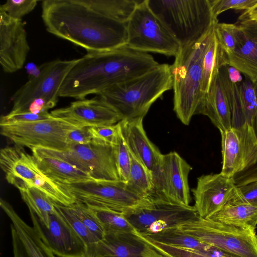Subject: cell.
Masks as SVG:
<instances>
[{"mask_svg": "<svg viewBox=\"0 0 257 257\" xmlns=\"http://www.w3.org/2000/svg\"><path fill=\"white\" fill-rule=\"evenodd\" d=\"M139 0H45L50 33L95 53L126 45L127 22Z\"/></svg>", "mask_w": 257, "mask_h": 257, "instance_id": "cell-1", "label": "cell"}, {"mask_svg": "<svg viewBox=\"0 0 257 257\" xmlns=\"http://www.w3.org/2000/svg\"><path fill=\"white\" fill-rule=\"evenodd\" d=\"M159 64L148 53L126 45L109 51L87 53L79 58L65 79L59 96L83 99L139 76Z\"/></svg>", "mask_w": 257, "mask_h": 257, "instance_id": "cell-2", "label": "cell"}, {"mask_svg": "<svg viewBox=\"0 0 257 257\" xmlns=\"http://www.w3.org/2000/svg\"><path fill=\"white\" fill-rule=\"evenodd\" d=\"M214 26L199 41L181 48L170 65L173 109L185 125L189 124L193 115L200 114L205 97L201 91L203 62Z\"/></svg>", "mask_w": 257, "mask_h": 257, "instance_id": "cell-3", "label": "cell"}, {"mask_svg": "<svg viewBox=\"0 0 257 257\" xmlns=\"http://www.w3.org/2000/svg\"><path fill=\"white\" fill-rule=\"evenodd\" d=\"M173 87L170 65L159 64L139 76L112 86L97 97L122 117H144L152 105Z\"/></svg>", "mask_w": 257, "mask_h": 257, "instance_id": "cell-4", "label": "cell"}, {"mask_svg": "<svg viewBox=\"0 0 257 257\" xmlns=\"http://www.w3.org/2000/svg\"><path fill=\"white\" fill-rule=\"evenodd\" d=\"M181 48L202 38L217 23L209 0H148Z\"/></svg>", "mask_w": 257, "mask_h": 257, "instance_id": "cell-5", "label": "cell"}, {"mask_svg": "<svg viewBox=\"0 0 257 257\" xmlns=\"http://www.w3.org/2000/svg\"><path fill=\"white\" fill-rule=\"evenodd\" d=\"M79 59L55 60L43 64L36 76L13 95L11 112L47 113L56 106L61 87Z\"/></svg>", "mask_w": 257, "mask_h": 257, "instance_id": "cell-6", "label": "cell"}, {"mask_svg": "<svg viewBox=\"0 0 257 257\" xmlns=\"http://www.w3.org/2000/svg\"><path fill=\"white\" fill-rule=\"evenodd\" d=\"M0 165L8 182L19 190L36 188L54 202L65 206H71L76 202L70 192L43 172L34 156L23 147L16 146L2 149Z\"/></svg>", "mask_w": 257, "mask_h": 257, "instance_id": "cell-7", "label": "cell"}, {"mask_svg": "<svg viewBox=\"0 0 257 257\" xmlns=\"http://www.w3.org/2000/svg\"><path fill=\"white\" fill-rule=\"evenodd\" d=\"M219 73L229 101L232 127L236 131L242 145L246 168L253 164L257 158V138L254 131L256 83L247 77L239 83L232 82L226 65L220 67Z\"/></svg>", "mask_w": 257, "mask_h": 257, "instance_id": "cell-8", "label": "cell"}, {"mask_svg": "<svg viewBox=\"0 0 257 257\" xmlns=\"http://www.w3.org/2000/svg\"><path fill=\"white\" fill-rule=\"evenodd\" d=\"M126 45L137 51L175 57L181 46L152 11L148 0H139L127 22Z\"/></svg>", "mask_w": 257, "mask_h": 257, "instance_id": "cell-9", "label": "cell"}, {"mask_svg": "<svg viewBox=\"0 0 257 257\" xmlns=\"http://www.w3.org/2000/svg\"><path fill=\"white\" fill-rule=\"evenodd\" d=\"M177 228L202 242L238 257H257L255 230L201 217Z\"/></svg>", "mask_w": 257, "mask_h": 257, "instance_id": "cell-10", "label": "cell"}, {"mask_svg": "<svg viewBox=\"0 0 257 257\" xmlns=\"http://www.w3.org/2000/svg\"><path fill=\"white\" fill-rule=\"evenodd\" d=\"M123 215L140 235L177 227L200 217L194 206L175 203L155 196Z\"/></svg>", "mask_w": 257, "mask_h": 257, "instance_id": "cell-11", "label": "cell"}, {"mask_svg": "<svg viewBox=\"0 0 257 257\" xmlns=\"http://www.w3.org/2000/svg\"><path fill=\"white\" fill-rule=\"evenodd\" d=\"M59 184L77 202L90 207L121 213L137 207L148 198L135 193L126 182L120 180H91L71 184Z\"/></svg>", "mask_w": 257, "mask_h": 257, "instance_id": "cell-12", "label": "cell"}, {"mask_svg": "<svg viewBox=\"0 0 257 257\" xmlns=\"http://www.w3.org/2000/svg\"><path fill=\"white\" fill-rule=\"evenodd\" d=\"M1 134L16 146L29 148L40 147L65 150L68 146V133L79 126L65 120L52 117L32 122L0 125Z\"/></svg>", "mask_w": 257, "mask_h": 257, "instance_id": "cell-13", "label": "cell"}, {"mask_svg": "<svg viewBox=\"0 0 257 257\" xmlns=\"http://www.w3.org/2000/svg\"><path fill=\"white\" fill-rule=\"evenodd\" d=\"M87 173L94 180L119 181L115 146L93 140L68 146L65 150L47 149Z\"/></svg>", "mask_w": 257, "mask_h": 257, "instance_id": "cell-14", "label": "cell"}, {"mask_svg": "<svg viewBox=\"0 0 257 257\" xmlns=\"http://www.w3.org/2000/svg\"><path fill=\"white\" fill-rule=\"evenodd\" d=\"M191 166L176 152L163 154L152 172L154 194L152 196L175 203L190 205L188 176Z\"/></svg>", "mask_w": 257, "mask_h": 257, "instance_id": "cell-15", "label": "cell"}, {"mask_svg": "<svg viewBox=\"0 0 257 257\" xmlns=\"http://www.w3.org/2000/svg\"><path fill=\"white\" fill-rule=\"evenodd\" d=\"M29 211L33 227L57 257H86V244L56 209L49 215L48 226L32 210Z\"/></svg>", "mask_w": 257, "mask_h": 257, "instance_id": "cell-16", "label": "cell"}, {"mask_svg": "<svg viewBox=\"0 0 257 257\" xmlns=\"http://www.w3.org/2000/svg\"><path fill=\"white\" fill-rule=\"evenodd\" d=\"M30 47L24 25L0 11V64L5 72L13 73L23 67Z\"/></svg>", "mask_w": 257, "mask_h": 257, "instance_id": "cell-17", "label": "cell"}, {"mask_svg": "<svg viewBox=\"0 0 257 257\" xmlns=\"http://www.w3.org/2000/svg\"><path fill=\"white\" fill-rule=\"evenodd\" d=\"M136 232L105 233L87 245L86 257H165Z\"/></svg>", "mask_w": 257, "mask_h": 257, "instance_id": "cell-18", "label": "cell"}, {"mask_svg": "<svg viewBox=\"0 0 257 257\" xmlns=\"http://www.w3.org/2000/svg\"><path fill=\"white\" fill-rule=\"evenodd\" d=\"M237 189L233 178L218 174L202 175L192 189L194 207L200 217L209 219L230 199Z\"/></svg>", "mask_w": 257, "mask_h": 257, "instance_id": "cell-19", "label": "cell"}, {"mask_svg": "<svg viewBox=\"0 0 257 257\" xmlns=\"http://www.w3.org/2000/svg\"><path fill=\"white\" fill-rule=\"evenodd\" d=\"M50 113L79 126L112 125L123 119L116 111L97 97L79 99Z\"/></svg>", "mask_w": 257, "mask_h": 257, "instance_id": "cell-20", "label": "cell"}, {"mask_svg": "<svg viewBox=\"0 0 257 257\" xmlns=\"http://www.w3.org/2000/svg\"><path fill=\"white\" fill-rule=\"evenodd\" d=\"M226 65L232 66L251 82H257V23L239 21L236 24V45L226 54Z\"/></svg>", "mask_w": 257, "mask_h": 257, "instance_id": "cell-21", "label": "cell"}, {"mask_svg": "<svg viewBox=\"0 0 257 257\" xmlns=\"http://www.w3.org/2000/svg\"><path fill=\"white\" fill-rule=\"evenodd\" d=\"M143 118L122 119L119 123L122 136L130 152L152 173L158 165L163 154L147 136Z\"/></svg>", "mask_w": 257, "mask_h": 257, "instance_id": "cell-22", "label": "cell"}, {"mask_svg": "<svg viewBox=\"0 0 257 257\" xmlns=\"http://www.w3.org/2000/svg\"><path fill=\"white\" fill-rule=\"evenodd\" d=\"M31 150L43 172L59 184H71L93 180L87 173L46 148L37 147Z\"/></svg>", "mask_w": 257, "mask_h": 257, "instance_id": "cell-23", "label": "cell"}, {"mask_svg": "<svg viewBox=\"0 0 257 257\" xmlns=\"http://www.w3.org/2000/svg\"><path fill=\"white\" fill-rule=\"evenodd\" d=\"M200 114L207 116L219 131L232 128L229 101L219 72L205 95Z\"/></svg>", "mask_w": 257, "mask_h": 257, "instance_id": "cell-24", "label": "cell"}, {"mask_svg": "<svg viewBox=\"0 0 257 257\" xmlns=\"http://www.w3.org/2000/svg\"><path fill=\"white\" fill-rule=\"evenodd\" d=\"M212 220L255 230L257 207L245 202L238 187L227 202L209 218Z\"/></svg>", "mask_w": 257, "mask_h": 257, "instance_id": "cell-25", "label": "cell"}, {"mask_svg": "<svg viewBox=\"0 0 257 257\" xmlns=\"http://www.w3.org/2000/svg\"><path fill=\"white\" fill-rule=\"evenodd\" d=\"M0 206L11 220L27 257H56L34 227L27 224L9 203L1 198Z\"/></svg>", "mask_w": 257, "mask_h": 257, "instance_id": "cell-26", "label": "cell"}, {"mask_svg": "<svg viewBox=\"0 0 257 257\" xmlns=\"http://www.w3.org/2000/svg\"><path fill=\"white\" fill-rule=\"evenodd\" d=\"M221 136L222 167L220 173L233 178L245 168L244 154L240 140L233 128L220 131Z\"/></svg>", "mask_w": 257, "mask_h": 257, "instance_id": "cell-27", "label": "cell"}, {"mask_svg": "<svg viewBox=\"0 0 257 257\" xmlns=\"http://www.w3.org/2000/svg\"><path fill=\"white\" fill-rule=\"evenodd\" d=\"M226 65L225 53L219 44L214 31L203 62L201 91L204 95L208 92L211 84L218 73L220 68Z\"/></svg>", "mask_w": 257, "mask_h": 257, "instance_id": "cell-28", "label": "cell"}, {"mask_svg": "<svg viewBox=\"0 0 257 257\" xmlns=\"http://www.w3.org/2000/svg\"><path fill=\"white\" fill-rule=\"evenodd\" d=\"M131 164L127 185L135 193L147 198L154 194L152 173L131 153Z\"/></svg>", "mask_w": 257, "mask_h": 257, "instance_id": "cell-29", "label": "cell"}, {"mask_svg": "<svg viewBox=\"0 0 257 257\" xmlns=\"http://www.w3.org/2000/svg\"><path fill=\"white\" fill-rule=\"evenodd\" d=\"M19 191L29 209L32 210L48 226L49 215L56 212L54 202L44 193L36 188L29 187Z\"/></svg>", "mask_w": 257, "mask_h": 257, "instance_id": "cell-30", "label": "cell"}, {"mask_svg": "<svg viewBox=\"0 0 257 257\" xmlns=\"http://www.w3.org/2000/svg\"><path fill=\"white\" fill-rule=\"evenodd\" d=\"M141 235L165 245L176 247L202 249L210 245L183 232L177 227L150 235Z\"/></svg>", "mask_w": 257, "mask_h": 257, "instance_id": "cell-31", "label": "cell"}, {"mask_svg": "<svg viewBox=\"0 0 257 257\" xmlns=\"http://www.w3.org/2000/svg\"><path fill=\"white\" fill-rule=\"evenodd\" d=\"M87 206L100 223L105 233L136 232L123 213Z\"/></svg>", "mask_w": 257, "mask_h": 257, "instance_id": "cell-32", "label": "cell"}, {"mask_svg": "<svg viewBox=\"0 0 257 257\" xmlns=\"http://www.w3.org/2000/svg\"><path fill=\"white\" fill-rule=\"evenodd\" d=\"M54 203L56 209L87 245L99 240L85 226L69 206L61 205L55 202Z\"/></svg>", "mask_w": 257, "mask_h": 257, "instance_id": "cell-33", "label": "cell"}, {"mask_svg": "<svg viewBox=\"0 0 257 257\" xmlns=\"http://www.w3.org/2000/svg\"><path fill=\"white\" fill-rule=\"evenodd\" d=\"M69 207L85 226L99 240L104 237L103 228L87 205L76 201Z\"/></svg>", "mask_w": 257, "mask_h": 257, "instance_id": "cell-34", "label": "cell"}, {"mask_svg": "<svg viewBox=\"0 0 257 257\" xmlns=\"http://www.w3.org/2000/svg\"><path fill=\"white\" fill-rule=\"evenodd\" d=\"M236 24L217 22L214 26V33L226 54L231 53L236 45Z\"/></svg>", "mask_w": 257, "mask_h": 257, "instance_id": "cell-35", "label": "cell"}, {"mask_svg": "<svg viewBox=\"0 0 257 257\" xmlns=\"http://www.w3.org/2000/svg\"><path fill=\"white\" fill-rule=\"evenodd\" d=\"M114 146L119 179L126 182L131 168V157L130 152L122 136L121 129L118 140Z\"/></svg>", "mask_w": 257, "mask_h": 257, "instance_id": "cell-36", "label": "cell"}, {"mask_svg": "<svg viewBox=\"0 0 257 257\" xmlns=\"http://www.w3.org/2000/svg\"><path fill=\"white\" fill-rule=\"evenodd\" d=\"M214 17L228 10L247 11L257 8V0H209Z\"/></svg>", "mask_w": 257, "mask_h": 257, "instance_id": "cell-37", "label": "cell"}, {"mask_svg": "<svg viewBox=\"0 0 257 257\" xmlns=\"http://www.w3.org/2000/svg\"><path fill=\"white\" fill-rule=\"evenodd\" d=\"M37 2L36 0H9L1 5L0 11L14 19L21 20L35 9Z\"/></svg>", "mask_w": 257, "mask_h": 257, "instance_id": "cell-38", "label": "cell"}, {"mask_svg": "<svg viewBox=\"0 0 257 257\" xmlns=\"http://www.w3.org/2000/svg\"><path fill=\"white\" fill-rule=\"evenodd\" d=\"M93 140L114 145L120 133L119 122L112 125L90 126Z\"/></svg>", "mask_w": 257, "mask_h": 257, "instance_id": "cell-39", "label": "cell"}, {"mask_svg": "<svg viewBox=\"0 0 257 257\" xmlns=\"http://www.w3.org/2000/svg\"><path fill=\"white\" fill-rule=\"evenodd\" d=\"M53 117L50 112L34 113L29 112H11L1 117L0 125L26 123L46 119Z\"/></svg>", "mask_w": 257, "mask_h": 257, "instance_id": "cell-40", "label": "cell"}, {"mask_svg": "<svg viewBox=\"0 0 257 257\" xmlns=\"http://www.w3.org/2000/svg\"><path fill=\"white\" fill-rule=\"evenodd\" d=\"M90 127L79 126L69 131L66 136L67 146L86 144L92 141Z\"/></svg>", "mask_w": 257, "mask_h": 257, "instance_id": "cell-41", "label": "cell"}, {"mask_svg": "<svg viewBox=\"0 0 257 257\" xmlns=\"http://www.w3.org/2000/svg\"><path fill=\"white\" fill-rule=\"evenodd\" d=\"M233 179L237 187L257 180V158L253 164L236 174Z\"/></svg>", "mask_w": 257, "mask_h": 257, "instance_id": "cell-42", "label": "cell"}, {"mask_svg": "<svg viewBox=\"0 0 257 257\" xmlns=\"http://www.w3.org/2000/svg\"><path fill=\"white\" fill-rule=\"evenodd\" d=\"M242 199L257 207V180L237 187Z\"/></svg>", "mask_w": 257, "mask_h": 257, "instance_id": "cell-43", "label": "cell"}, {"mask_svg": "<svg viewBox=\"0 0 257 257\" xmlns=\"http://www.w3.org/2000/svg\"><path fill=\"white\" fill-rule=\"evenodd\" d=\"M10 227L14 257H27L16 231L12 224Z\"/></svg>", "mask_w": 257, "mask_h": 257, "instance_id": "cell-44", "label": "cell"}, {"mask_svg": "<svg viewBox=\"0 0 257 257\" xmlns=\"http://www.w3.org/2000/svg\"><path fill=\"white\" fill-rule=\"evenodd\" d=\"M227 73L230 80L235 83H239L242 81L240 72L236 68L226 65Z\"/></svg>", "mask_w": 257, "mask_h": 257, "instance_id": "cell-45", "label": "cell"}, {"mask_svg": "<svg viewBox=\"0 0 257 257\" xmlns=\"http://www.w3.org/2000/svg\"><path fill=\"white\" fill-rule=\"evenodd\" d=\"M239 20H249L257 23V8L244 11L239 16Z\"/></svg>", "mask_w": 257, "mask_h": 257, "instance_id": "cell-46", "label": "cell"}, {"mask_svg": "<svg viewBox=\"0 0 257 257\" xmlns=\"http://www.w3.org/2000/svg\"><path fill=\"white\" fill-rule=\"evenodd\" d=\"M27 73L31 75V77H34L39 74L40 71V68H39L33 63H29L26 65Z\"/></svg>", "mask_w": 257, "mask_h": 257, "instance_id": "cell-47", "label": "cell"}, {"mask_svg": "<svg viewBox=\"0 0 257 257\" xmlns=\"http://www.w3.org/2000/svg\"><path fill=\"white\" fill-rule=\"evenodd\" d=\"M256 87H257V82H256ZM254 131L255 133V135L257 138V110H256V113L255 118V121H254Z\"/></svg>", "mask_w": 257, "mask_h": 257, "instance_id": "cell-48", "label": "cell"}, {"mask_svg": "<svg viewBox=\"0 0 257 257\" xmlns=\"http://www.w3.org/2000/svg\"><path fill=\"white\" fill-rule=\"evenodd\" d=\"M165 257H167V256H165Z\"/></svg>", "mask_w": 257, "mask_h": 257, "instance_id": "cell-49", "label": "cell"}]
</instances>
